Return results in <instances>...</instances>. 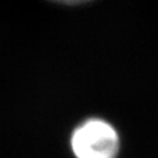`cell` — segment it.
Segmentation results:
<instances>
[{
	"label": "cell",
	"instance_id": "7a4b0ae2",
	"mask_svg": "<svg viewBox=\"0 0 158 158\" xmlns=\"http://www.w3.org/2000/svg\"><path fill=\"white\" fill-rule=\"evenodd\" d=\"M55 3H60V4H67V5H75V4H82V3H87L90 0H51Z\"/></svg>",
	"mask_w": 158,
	"mask_h": 158
},
{
	"label": "cell",
	"instance_id": "6da1fadb",
	"mask_svg": "<svg viewBox=\"0 0 158 158\" xmlns=\"http://www.w3.org/2000/svg\"><path fill=\"white\" fill-rule=\"evenodd\" d=\"M71 148L76 158H116L120 137L108 122L91 118L73 131Z\"/></svg>",
	"mask_w": 158,
	"mask_h": 158
}]
</instances>
